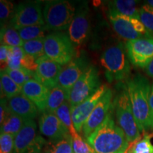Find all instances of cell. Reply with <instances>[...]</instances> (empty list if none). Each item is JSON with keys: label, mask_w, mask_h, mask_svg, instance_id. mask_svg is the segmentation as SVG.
<instances>
[{"label": "cell", "mask_w": 153, "mask_h": 153, "mask_svg": "<svg viewBox=\"0 0 153 153\" xmlns=\"http://www.w3.org/2000/svg\"><path fill=\"white\" fill-rule=\"evenodd\" d=\"M145 72H146L148 76H150L151 78L153 79V60L145 68Z\"/></svg>", "instance_id": "39"}, {"label": "cell", "mask_w": 153, "mask_h": 153, "mask_svg": "<svg viewBox=\"0 0 153 153\" xmlns=\"http://www.w3.org/2000/svg\"><path fill=\"white\" fill-rule=\"evenodd\" d=\"M150 106L153 118V85H152V87H151V91L150 95Z\"/></svg>", "instance_id": "40"}, {"label": "cell", "mask_w": 153, "mask_h": 153, "mask_svg": "<svg viewBox=\"0 0 153 153\" xmlns=\"http://www.w3.org/2000/svg\"><path fill=\"white\" fill-rule=\"evenodd\" d=\"M108 16L113 28L116 33L123 39L128 41L144 37L134 29L133 25L130 22V16L119 14L109 9Z\"/></svg>", "instance_id": "19"}, {"label": "cell", "mask_w": 153, "mask_h": 153, "mask_svg": "<svg viewBox=\"0 0 153 153\" xmlns=\"http://www.w3.org/2000/svg\"><path fill=\"white\" fill-rule=\"evenodd\" d=\"M25 120L16 114L10 111L1 124V133H8L16 136L22 130Z\"/></svg>", "instance_id": "23"}, {"label": "cell", "mask_w": 153, "mask_h": 153, "mask_svg": "<svg viewBox=\"0 0 153 153\" xmlns=\"http://www.w3.org/2000/svg\"><path fill=\"white\" fill-rule=\"evenodd\" d=\"M75 12V7L69 1L51 0L45 1L43 10L45 26L54 32L68 30Z\"/></svg>", "instance_id": "5"}, {"label": "cell", "mask_w": 153, "mask_h": 153, "mask_svg": "<svg viewBox=\"0 0 153 153\" xmlns=\"http://www.w3.org/2000/svg\"><path fill=\"white\" fill-rule=\"evenodd\" d=\"M9 46L1 45L0 47V62H1V70H4L7 68Z\"/></svg>", "instance_id": "37"}, {"label": "cell", "mask_w": 153, "mask_h": 153, "mask_svg": "<svg viewBox=\"0 0 153 153\" xmlns=\"http://www.w3.org/2000/svg\"><path fill=\"white\" fill-rule=\"evenodd\" d=\"M138 1L135 0H115L108 4L109 10L119 14L140 19V9L137 7Z\"/></svg>", "instance_id": "20"}, {"label": "cell", "mask_w": 153, "mask_h": 153, "mask_svg": "<svg viewBox=\"0 0 153 153\" xmlns=\"http://www.w3.org/2000/svg\"><path fill=\"white\" fill-rule=\"evenodd\" d=\"M22 68L35 73L38 68L37 59L32 55L25 53L22 60Z\"/></svg>", "instance_id": "35"}, {"label": "cell", "mask_w": 153, "mask_h": 153, "mask_svg": "<svg viewBox=\"0 0 153 153\" xmlns=\"http://www.w3.org/2000/svg\"><path fill=\"white\" fill-rule=\"evenodd\" d=\"M16 7L14 4L7 0L0 1V20H1V27L5 26V24H9L10 21L14 16Z\"/></svg>", "instance_id": "32"}, {"label": "cell", "mask_w": 153, "mask_h": 153, "mask_svg": "<svg viewBox=\"0 0 153 153\" xmlns=\"http://www.w3.org/2000/svg\"><path fill=\"white\" fill-rule=\"evenodd\" d=\"M38 127L41 135L48 138L49 140H57L70 135L68 128L56 114L47 111L42 112L40 116Z\"/></svg>", "instance_id": "14"}, {"label": "cell", "mask_w": 153, "mask_h": 153, "mask_svg": "<svg viewBox=\"0 0 153 153\" xmlns=\"http://www.w3.org/2000/svg\"><path fill=\"white\" fill-rule=\"evenodd\" d=\"M4 71L16 83L22 87L29 80L35 79V73L28 71L24 68L18 69V70H11V69L7 68Z\"/></svg>", "instance_id": "30"}, {"label": "cell", "mask_w": 153, "mask_h": 153, "mask_svg": "<svg viewBox=\"0 0 153 153\" xmlns=\"http://www.w3.org/2000/svg\"><path fill=\"white\" fill-rule=\"evenodd\" d=\"M24 54L22 47H9L7 68L11 70L22 69V60Z\"/></svg>", "instance_id": "31"}, {"label": "cell", "mask_w": 153, "mask_h": 153, "mask_svg": "<svg viewBox=\"0 0 153 153\" xmlns=\"http://www.w3.org/2000/svg\"><path fill=\"white\" fill-rule=\"evenodd\" d=\"M1 45L9 47H23L24 41L18 30L10 26H3L1 29Z\"/></svg>", "instance_id": "25"}, {"label": "cell", "mask_w": 153, "mask_h": 153, "mask_svg": "<svg viewBox=\"0 0 153 153\" xmlns=\"http://www.w3.org/2000/svg\"><path fill=\"white\" fill-rule=\"evenodd\" d=\"M89 67L88 62L84 57H74L73 60L62 68L59 76L57 85L70 94L74 84Z\"/></svg>", "instance_id": "15"}, {"label": "cell", "mask_w": 153, "mask_h": 153, "mask_svg": "<svg viewBox=\"0 0 153 153\" xmlns=\"http://www.w3.org/2000/svg\"><path fill=\"white\" fill-rule=\"evenodd\" d=\"M72 138L71 135L57 140H48L45 145L42 153H72Z\"/></svg>", "instance_id": "22"}, {"label": "cell", "mask_w": 153, "mask_h": 153, "mask_svg": "<svg viewBox=\"0 0 153 153\" xmlns=\"http://www.w3.org/2000/svg\"><path fill=\"white\" fill-rule=\"evenodd\" d=\"M50 89L35 79H32L22 87V94L28 97L38 109L43 112L46 110Z\"/></svg>", "instance_id": "17"}, {"label": "cell", "mask_w": 153, "mask_h": 153, "mask_svg": "<svg viewBox=\"0 0 153 153\" xmlns=\"http://www.w3.org/2000/svg\"><path fill=\"white\" fill-rule=\"evenodd\" d=\"M129 61L126 45L121 42L105 50L101 55V63L109 83L128 79L131 74Z\"/></svg>", "instance_id": "3"}, {"label": "cell", "mask_w": 153, "mask_h": 153, "mask_svg": "<svg viewBox=\"0 0 153 153\" xmlns=\"http://www.w3.org/2000/svg\"><path fill=\"white\" fill-rule=\"evenodd\" d=\"M38 68L35 72V79L49 89L57 85L62 66L48 57L46 55L37 60Z\"/></svg>", "instance_id": "16"}, {"label": "cell", "mask_w": 153, "mask_h": 153, "mask_svg": "<svg viewBox=\"0 0 153 153\" xmlns=\"http://www.w3.org/2000/svg\"><path fill=\"white\" fill-rule=\"evenodd\" d=\"M68 34L57 31L44 38L45 54L60 65H65L75 57V50Z\"/></svg>", "instance_id": "6"}, {"label": "cell", "mask_w": 153, "mask_h": 153, "mask_svg": "<svg viewBox=\"0 0 153 153\" xmlns=\"http://www.w3.org/2000/svg\"><path fill=\"white\" fill-rule=\"evenodd\" d=\"M72 138V148L74 153H94L87 140L82 139L77 132L71 135Z\"/></svg>", "instance_id": "33"}, {"label": "cell", "mask_w": 153, "mask_h": 153, "mask_svg": "<svg viewBox=\"0 0 153 153\" xmlns=\"http://www.w3.org/2000/svg\"><path fill=\"white\" fill-rule=\"evenodd\" d=\"M132 109L140 132L153 131V118L150 106V82L141 74L126 80Z\"/></svg>", "instance_id": "1"}, {"label": "cell", "mask_w": 153, "mask_h": 153, "mask_svg": "<svg viewBox=\"0 0 153 153\" xmlns=\"http://www.w3.org/2000/svg\"><path fill=\"white\" fill-rule=\"evenodd\" d=\"M46 143L37 133L35 120H26L22 130L15 136L14 153H42Z\"/></svg>", "instance_id": "7"}, {"label": "cell", "mask_w": 153, "mask_h": 153, "mask_svg": "<svg viewBox=\"0 0 153 153\" xmlns=\"http://www.w3.org/2000/svg\"><path fill=\"white\" fill-rule=\"evenodd\" d=\"M113 93L110 89H108L104 95L101 97L94 109L88 118L82 128V133L87 140V137L104 123L107 116L114 107Z\"/></svg>", "instance_id": "12"}, {"label": "cell", "mask_w": 153, "mask_h": 153, "mask_svg": "<svg viewBox=\"0 0 153 153\" xmlns=\"http://www.w3.org/2000/svg\"><path fill=\"white\" fill-rule=\"evenodd\" d=\"M120 88L113 104L118 126L125 133L128 142L132 144L140 139V132L134 116L126 85H120Z\"/></svg>", "instance_id": "4"}, {"label": "cell", "mask_w": 153, "mask_h": 153, "mask_svg": "<svg viewBox=\"0 0 153 153\" xmlns=\"http://www.w3.org/2000/svg\"><path fill=\"white\" fill-rule=\"evenodd\" d=\"M151 137L150 134H144L143 137H140L138 140L130 144L127 153H153Z\"/></svg>", "instance_id": "28"}, {"label": "cell", "mask_w": 153, "mask_h": 153, "mask_svg": "<svg viewBox=\"0 0 153 153\" xmlns=\"http://www.w3.org/2000/svg\"><path fill=\"white\" fill-rule=\"evenodd\" d=\"M10 111V108H9L7 100L5 98L1 99V106H0V124L3 123L6 116Z\"/></svg>", "instance_id": "38"}, {"label": "cell", "mask_w": 153, "mask_h": 153, "mask_svg": "<svg viewBox=\"0 0 153 153\" xmlns=\"http://www.w3.org/2000/svg\"><path fill=\"white\" fill-rule=\"evenodd\" d=\"M99 72L94 66L89 65L70 92L71 106H75L92 96L101 87Z\"/></svg>", "instance_id": "8"}, {"label": "cell", "mask_w": 153, "mask_h": 153, "mask_svg": "<svg viewBox=\"0 0 153 153\" xmlns=\"http://www.w3.org/2000/svg\"><path fill=\"white\" fill-rule=\"evenodd\" d=\"M72 153H74V152H72Z\"/></svg>", "instance_id": "43"}, {"label": "cell", "mask_w": 153, "mask_h": 153, "mask_svg": "<svg viewBox=\"0 0 153 153\" xmlns=\"http://www.w3.org/2000/svg\"><path fill=\"white\" fill-rule=\"evenodd\" d=\"M125 153H127V151H126V152H125Z\"/></svg>", "instance_id": "42"}, {"label": "cell", "mask_w": 153, "mask_h": 153, "mask_svg": "<svg viewBox=\"0 0 153 153\" xmlns=\"http://www.w3.org/2000/svg\"><path fill=\"white\" fill-rule=\"evenodd\" d=\"M139 17L140 20L145 26V28L150 33H153V15L140 8L139 12Z\"/></svg>", "instance_id": "36"}, {"label": "cell", "mask_w": 153, "mask_h": 153, "mask_svg": "<svg viewBox=\"0 0 153 153\" xmlns=\"http://www.w3.org/2000/svg\"><path fill=\"white\" fill-rule=\"evenodd\" d=\"M55 114L58 117L60 121L68 128L70 135L76 133V131L74 128L71 115V105L69 101H66L58 108L55 112Z\"/></svg>", "instance_id": "27"}, {"label": "cell", "mask_w": 153, "mask_h": 153, "mask_svg": "<svg viewBox=\"0 0 153 153\" xmlns=\"http://www.w3.org/2000/svg\"><path fill=\"white\" fill-rule=\"evenodd\" d=\"M17 30L21 38L25 42L38 38H44L45 37V33L49 29L45 25H38L24 27Z\"/></svg>", "instance_id": "26"}, {"label": "cell", "mask_w": 153, "mask_h": 153, "mask_svg": "<svg viewBox=\"0 0 153 153\" xmlns=\"http://www.w3.org/2000/svg\"><path fill=\"white\" fill-rule=\"evenodd\" d=\"M126 48L130 62L135 67L145 68L153 60V38L128 41Z\"/></svg>", "instance_id": "11"}, {"label": "cell", "mask_w": 153, "mask_h": 153, "mask_svg": "<svg viewBox=\"0 0 153 153\" xmlns=\"http://www.w3.org/2000/svg\"><path fill=\"white\" fill-rule=\"evenodd\" d=\"M108 88L102 85L92 96L86 99L77 106H71V115L73 125L78 133H81L85 123L94 109L97 103L106 92Z\"/></svg>", "instance_id": "13"}, {"label": "cell", "mask_w": 153, "mask_h": 153, "mask_svg": "<svg viewBox=\"0 0 153 153\" xmlns=\"http://www.w3.org/2000/svg\"><path fill=\"white\" fill-rule=\"evenodd\" d=\"M1 93L7 99L22 93V87L13 80L4 70H1L0 73Z\"/></svg>", "instance_id": "24"}, {"label": "cell", "mask_w": 153, "mask_h": 153, "mask_svg": "<svg viewBox=\"0 0 153 153\" xmlns=\"http://www.w3.org/2000/svg\"><path fill=\"white\" fill-rule=\"evenodd\" d=\"M14 139L11 134H0V153H14Z\"/></svg>", "instance_id": "34"}, {"label": "cell", "mask_w": 153, "mask_h": 153, "mask_svg": "<svg viewBox=\"0 0 153 153\" xmlns=\"http://www.w3.org/2000/svg\"><path fill=\"white\" fill-rule=\"evenodd\" d=\"M44 38H38V39L25 41L22 47L25 53L32 55L37 60L45 55V49H44Z\"/></svg>", "instance_id": "29"}, {"label": "cell", "mask_w": 153, "mask_h": 153, "mask_svg": "<svg viewBox=\"0 0 153 153\" xmlns=\"http://www.w3.org/2000/svg\"><path fill=\"white\" fill-rule=\"evenodd\" d=\"M114 107L101 125L86 140L94 153H125L130 143L113 118Z\"/></svg>", "instance_id": "2"}, {"label": "cell", "mask_w": 153, "mask_h": 153, "mask_svg": "<svg viewBox=\"0 0 153 153\" xmlns=\"http://www.w3.org/2000/svg\"><path fill=\"white\" fill-rule=\"evenodd\" d=\"M69 98L70 94L57 85L50 89L45 111L55 114L56 111L65 102L69 101Z\"/></svg>", "instance_id": "21"}, {"label": "cell", "mask_w": 153, "mask_h": 153, "mask_svg": "<svg viewBox=\"0 0 153 153\" xmlns=\"http://www.w3.org/2000/svg\"><path fill=\"white\" fill-rule=\"evenodd\" d=\"M45 25L39 1H26L16 7V10L9 26L19 30L28 26Z\"/></svg>", "instance_id": "9"}, {"label": "cell", "mask_w": 153, "mask_h": 153, "mask_svg": "<svg viewBox=\"0 0 153 153\" xmlns=\"http://www.w3.org/2000/svg\"><path fill=\"white\" fill-rule=\"evenodd\" d=\"M145 4H148L149 6H150V7H153V0H148V1H145Z\"/></svg>", "instance_id": "41"}, {"label": "cell", "mask_w": 153, "mask_h": 153, "mask_svg": "<svg viewBox=\"0 0 153 153\" xmlns=\"http://www.w3.org/2000/svg\"><path fill=\"white\" fill-rule=\"evenodd\" d=\"M90 14L87 3H82L76 9L75 15L68 28V36L74 48L87 41L90 33Z\"/></svg>", "instance_id": "10"}, {"label": "cell", "mask_w": 153, "mask_h": 153, "mask_svg": "<svg viewBox=\"0 0 153 153\" xmlns=\"http://www.w3.org/2000/svg\"><path fill=\"white\" fill-rule=\"evenodd\" d=\"M11 111L21 116L25 121L34 120L38 115V108L24 94H20L7 99Z\"/></svg>", "instance_id": "18"}]
</instances>
